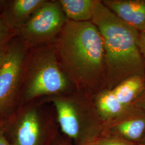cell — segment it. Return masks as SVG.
I'll use <instances>...</instances> for the list:
<instances>
[{"label":"cell","instance_id":"cell-1","mask_svg":"<svg viewBox=\"0 0 145 145\" xmlns=\"http://www.w3.org/2000/svg\"><path fill=\"white\" fill-rule=\"evenodd\" d=\"M60 66L75 89L93 95L105 89V54L91 21L68 20L56 42Z\"/></svg>","mask_w":145,"mask_h":145},{"label":"cell","instance_id":"cell-2","mask_svg":"<svg viewBox=\"0 0 145 145\" xmlns=\"http://www.w3.org/2000/svg\"><path fill=\"white\" fill-rule=\"evenodd\" d=\"M91 22L103 42L105 88L112 89L128 78L145 75V62L138 46L139 32L104 5L96 3Z\"/></svg>","mask_w":145,"mask_h":145},{"label":"cell","instance_id":"cell-3","mask_svg":"<svg viewBox=\"0 0 145 145\" xmlns=\"http://www.w3.org/2000/svg\"><path fill=\"white\" fill-rule=\"evenodd\" d=\"M22 84L27 101L75 89L60 66L56 43L32 48L26 57Z\"/></svg>","mask_w":145,"mask_h":145},{"label":"cell","instance_id":"cell-4","mask_svg":"<svg viewBox=\"0 0 145 145\" xmlns=\"http://www.w3.org/2000/svg\"><path fill=\"white\" fill-rule=\"evenodd\" d=\"M51 101L57 114L62 132L78 139L81 131L100 126L104 121L93 101V95L74 89L67 93L53 96Z\"/></svg>","mask_w":145,"mask_h":145},{"label":"cell","instance_id":"cell-5","mask_svg":"<svg viewBox=\"0 0 145 145\" xmlns=\"http://www.w3.org/2000/svg\"><path fill=\"white\" fill-rule=\"evenodd\" d=\"M68 21L59 0L46 1L17 31L29 48L56 43Z\"/></svg>","mask_w":145,"mask_h":145},{"label":"cell","instance_id":"cell-6","mask_svg":"<svg viewBox=\"0 0 145 145\" xmlns=\"http://www.w3.org/2000/svg\"><path fill=\"white\" fill-rule=\"evenodd\" d=\"M29 49L20 39L8 44L5 60L0 67V115L9 110L17 98Z\"/></svg>","mask_w":145,"mask_h":145},{"label":"cell","instance_id":"cell-7","mask_svg":"<svg viewBox=\"0 0 145 145\" xmlns=\"http://www.w3.org/2000/svg\"><path fill=\"white\" fill-rule=\"evenodd\" d=\"M145 88V75L126 79L112 89H103L93 95V101L104 121L118 117L131 107Z\"/></svg>","mask_w":145,"mask_h":145},{"label":"cell","instance_id":"cell-8","mask_svg":"<svg viewBox=\"0 0 145 145\" xmlns=\"http://www.w3.org/2000/svg\"><path fill=\"white\" fill-rule=\"evenodd\" d=\"M121 21L139 32L145 31V0H101Z\"/></svg>","mask_w":145,"mask_h":145},{"label":"cell","instance_id":"cell-9","mask_svg":"<svg viewBox=\"0 0 145 145\" xmlns=\"http://www.w3.org/2000/svg\"><path fill=\"white\" fill-rule=\"evenodd\" d=\"M16 145H40L42 137L41 120L38 111L27 109L21 114L14 127Z\"/></svg>","mask_w":145,"mask_h":145},{"label":"cell","instance_id":"cell-10","mask_svg":"<svg viewBox=\"0 0 145 145\" xmlns=\"http://www.w3.org/2000/svg\"><path fill=\"white\" fill-rule=\"evenodd\" d=\"M134 111L132 105L118 117L106 122L109 130L118 138L136 140L142 135L145 129V118Z\"/></svg>","mask_w":145,"mask_h":145},{"label":"cell","instance_id":"cell-11","mask_svg":"<svg viewBox=\"0 0 145 145\" xmlns=\"http://www.w3.org/2000/svg\"><path fill=\"white\" fill-rule=\"evenodd\" d=\"M46 0L6 1L2 12L11 26L18 31Z\"/></svg>","mask_w":145,"mask_h":145},{"label":"cell","instance_id":"cell-12","mask_svg":"<svg viewBox=\"0 0 145 145\" xmlns=\"http://www.w3.org/2000/svg\"><path fill=\"white\" fill-rule=\"evenodd\" d=\"M98 0H59L69 21L85 22L92 21Z\"/></svg>","mask_w":145,"mask_h":145},{"label":"cell","instance_id":"cell-13","mask_svg":"<svg viewBox=\"0 0 145 145\" xmlns=\"http://www.w3.org/2000/svg\"><path fill=\"white\" fill-rule=\"evenodd\" d=\"M17 36V31L11 26L3 13H0V44L6 45Z\"/></svg>","mask_w":145,"mask_h":145},{"label":"cell","instance_id":"cell-14","mask_svg":"<svg viewBox=\"0 0 145 145\" xmlns=\"http://www.w3.org/2000/svg\"><path fill=\"white\" fill-rule=\"evenodd\" d=\"M93 142L95 145H129L118 138H104Z\"/></svg>","mask_w":145,"mask_h":145},{"label":"cell","instance_id":"cell-15","mask_svg":"<svg viewBox=\"0 0 145 145\" xmlns=\"http://www.w3.org/2000/svg\"><path fill=\"white\" fill-rule=\"evenodd\" d=\"M138 46L145 62V31L139 32Z\"/></svg>","mask_w":145,"mask_h":145},{"label":"cell","instance_id":"cell-16","mask_svg":"<svg viewBox=\"0 0 145 145\" xmlns=\"http://www.w3.org/2000/svg\"><path fill=\"white\" fill-rule=\"evenodd\" d=\"M135 106L141 108L145 110V88L143 92L141 93L140 96L135 101L133 104Z\"/></svg>","mask_w":145,"mask_h":145},{"label":"cell","instance_id":"cell-17","mask_svg":"<svg viewBox=\"0 0 145 145\" xmlns=\"http://www.w3.org/2000/svg\"><path fill=\"white\" fill-rule=\"evenodd\" d=\"M7 46L8 45H7L5 46L0 48V67L1 66L2 64L5 60L7 51Z\"/></svg>","mask_w":145,"mask_h":145},{"label":"cell","instance_id":"cell-18","mask_svg":"<svg viewBox=\"0 0 145 145\" xmlns=\"http://www.w3.org/2000/svg\"><path fill=\"white\" fill-rule=\"evenodd\" d=\"M0 145H11L6 139L4 135L3 131L1 129H0Z\"/></svg>","mask_w":145,"mask_h":145},{"label":"cell","instance_id":"cell-19","mask_svg":"<svg viewBox=\"0 0 145 145\" xmlns=\"http://www.w3.org/2000/svg\"><path fill=\"white\" fill-rule=\"evenodd\" d=\"M82 145H95L93 143V142H87L86 144H84Z\"/></svg>","mask_w":145,"mask_h":145},{"label":"cell","instance_id":"cell-20","mask_svg":"<svg viewBox=\"0 0 145 145\" xmlns=\"http://www.w3.org/2000/svg\"><path fill=\"white\" fill-rule=\"evenodd\" d=\"M8 45V44H7ZM6 45H2V44H0V48H1V47H2L5 46Z\"/></svg>","mask_w":145,"mask_h":145},{"label":"cell","instance_id":"cell-21","mask_svg":"<svg viewBox=\"0 0 145 145\" xmlns=\"http://www.w3.org/2000/svg\"><path fill=\"white\" fill-rule=\"evenodd\" d=\"M1 121H0V126H1Z\"/></svg>","mask_w":145,"mask_h":145}]
</instances>
